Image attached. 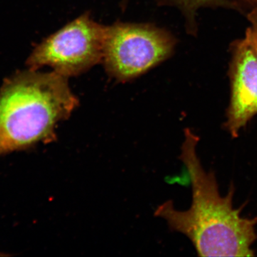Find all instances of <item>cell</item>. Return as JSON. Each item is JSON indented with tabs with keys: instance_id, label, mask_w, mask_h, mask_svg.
I'll list each match as a JSON object with an SVG mask.
<instances>
[{
	"instance_id": "obj_3",
	"label": "cell",
	"mask_w": 257,
	"mask_h": 257,
	"mask_svg": "<svg viewBox=\"0 0 257 257\" xmlns=\"http://www.w3.org/2000/svg\"><path fill=\"white\" fill-rule=\"evenodd\" d=\"M176 41L151 24L116 23L108 27L103 63L118 82L145 74L172 55Z\"/></svg>"
},
{
	"instance_id": "obj_9",
	"label": "cell",
	"mask_w": 257,
	"mask_h": 257,
	"mask_svg": "<svg viewBox=\"0 0 257 257\" xmlns=\"http://www.w3.org/2000/svg\"><path fill=\"white\" fill-rule=\"evenodd\" d=\"M249 1L253 2V3H257V0H249Z\"/></svg>"
},
{
	"instance_id": "obj_7",
	"label": "cell",
	"mask_w": 257,
	"mask_h": 257,
	"mask_svg": "<svg viewBox=\"0 0 257 257\" xmlns=\"http://www.w3.org/2000/svg\"><path fill=\"white\" fill-rule=\"evenodd\" d=\"M247 18L250 27L246 30L245 38L252 48L257 60V8L251 10Z\"/></svg>"
},
{
	"instance_id": "obj_2",
	"label": "cell",
	"mask_w": 257,
	"mask_h": 257,
	"mask_svg": "<svg viewBox=\"0 0 257 257\" xmlns=\"http://www.w3.org/2000/svg\"><path fill=\"white\" fill-rule=\"evenodd\" d=\"M79 104L68 78L55 71L13 74L0 88V156L52 143Z\"/></svg>"
},
{
	"instance_id": "obj_4",
	"label": "cell",
	"mask_w": 257,
	"mask_h": 257,
	"mask_svg": "<svg viewBox=\"0 0 257 257\" xmlns=\"http://www.w3.org/2000/svg\"><path fill=\"white\" fill-rule=\"evenodd\" d=\"M107 28L84 13L37 45L27 66H49L67 78L84 73L102 62Z\"/></svg>"
},
{
	"instance_id": "obj_8",
	"label": "cell",
	"mask_w": 257,
	"mask_h": 257,
	"mask_svg": "<svg viewBox=\"0 0 257 257\" xmlns=\"http://www.w3.org/2000/svg\"><path fill=\"white\" fill-rule=\"evenodd\" d=\"M10 256L9 254H7V253H0V256Z\"/></svg>"
},
{
	"instance_id": "obj_6",
	"label": "cell",
	"mask_w": 257,
	"mask_h": 257,
	"mask_svg": "<svg viewBox=\"0 0 257 257\" xmlns=\"http://www.w3.org/2000/svg\"><path fill=\"white\" fill-rule=\"evenodd\" d=\"M165 3L177 5L187 15H194V12L203 6L217 3L219 0H163Z\"/></svg>"
},
{
	"instance_id": "obj_5",
	"label": "cell",
	"mask_w": 257,
	"mask_h": 257,
	"mask_svg": "<svg viewBox=\"0 0 257 257\" xmlns=\"http://www.w3.org/2000/svg\"><path fill=\"white\" fill-rule=\"evenodd\" d=\"M231 82V99L224 127L236 138L257 114V60L245 37L234 45Z\"/></svg>"
},
{
	"instance_id": "obj_1",
	"label": "cell",
	"mask_w": 257,
	"mask_h": 257,
	"mask_svg": "<svg viewBox=\"0 0 257 257\" xmlns=\"http://www.w3.org/2000/svg\"><path fill=\"white\" fill-rule=\"evenodd\" d=\"M199 140L190 128L184 130L180 160L192 186L190 208L177 210L168 201L157 207L155 216L165 219L171 229L187 236L199 256H253L257 217H243L241 209H235L234 186L227 195H221L214 172H206L198 157Z\"/></svg>"
}]
</instances>
